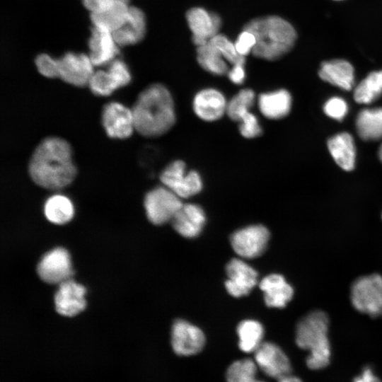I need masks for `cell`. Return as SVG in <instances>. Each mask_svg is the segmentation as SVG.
I'll return each mask as SVG.
<instances>
[{
  "label": "cell",
  "instance_id": "cell-25",
  "mask_svg": "<svg viewBox=\"0 0 382 382\" xmlns=\"http://www.w3.org/2000/svg\"><path fill=\"white\" fill-rule=\"evenodd\" d=\"M129 8V4L114 1L107 8L91 13V20L94 27L112 33L126 22Z\"/></svg>",
  "mask_w": 382,
  "mask_h": 382
},
{
  "label": "cell",
  "instance_id": "cell-17",
  "mask_svg": "<svg viewBox=\"0 0 382 382\" xmlns=\"http://www.w3.org/2000/svg\"><path fill=\"white\" fill-rule=\"evenodd\" d=\"M86 288L76 282L68 279L59 284L54 296L57 311L64 316H74L86 306Z\"/></svg>",
  "mask_w": 382,
  "mask_h": 382
},
{
  "label": "cell",
  "instance_id": "cell-6",
  "mask_svg": "<svg viewBox=\"0 0 382 382\" xmlns=\"http://www.w3.org/2000/svg\"><path fill=\"white\" fill-rule=\"evenodd\" d=\"M162 184L179 197L189 198L198 194L202 189V180L198 172L186 173L185 163L176 160L169 163L161 172Z\"/></svg>",
  "mask_w": 382,
  "mask_h": 382
},
{
  "label": "cell",
  "instance_id": "cell-24",
  "mask_svg": "<svg viewBox=\"0 0 382 382\" xmlns=\"http://www.w3.org/2000/svg\"><path fill=\"white\" fill-rule=\"evenodd\" d=\"M328 150L336 163L343 170H352L355 166L354 141L347 132L337 134L328 141Z\"/></svg>",
  "mask_w": 382,
  "mask_h": 382
},
{
  "label": "cell",
  "instance_id": "cell-15",
  "mask_svg": "<svg viewBox=\"0 0 382 382\" xmlns=\"http://www.w3.org/2000/svg\"><path fill=\"white\" fill-rule=\"evenodd\" d=\"M226 274V289L233 297L248 294L257 282V272L241 259H232L227 264Z\"/></svg>",
  "mask_w": 382,
  "mask_h": 382
},
{
  "label": "cell",
  "instance_id": "cell-8",
  "mask_svg": "<svg viewBox=\"0 0 382 382\" xmlns=\"http://www.w3.org/2000/svg\"><path fill=\"white\" fill-rule=\"evenodd\" d=\"M270 232L262 225H251L235 231L231 236V246L240 257L246 259L260 256L265 250Z\"/></svg>",
  "mask_w": 382,
  "mask_h": 382
},
{
  "label": "cell",
  "instance_id": "cell-27",
  "mask_svg": "<svg viewBox=\"0 0 382 382\" xmlns=\"http://www.w3.org/2000/svg\"><path fill=\"white\" fill-rule=\"evenodd\" d=\"M44 213L48 221L61 225L69 222L73 218L74 208L67 197L56 194L45 201Z\"/></svg>",
  "mask_w": 382,
  "mask_h": 382
},
{
  "label": "cell",
  "instance_id": "cell-36",
  "mask_svg": "<svg viewBox=\"0 0 382 382\" xmlns=\"http://www.w3.org/2000/svg\"><path fill=\"white\" fill-rule=\"evenodd\" d=\"M325 113L330 117L342 120L347 113V102L340 97H332L328 99L323 106Z\"/></svg>",
  "mask_w": 382,
  "mask_h": 382
},
{
  "label": "cell",
  "instance_id": "cell-2",
  "mask_svg": "<svg viewBox=\"0 0 382 382\" xmlns=\"http://www.w3.org/2000/svg\"><path fill=\"white\" fill-rule=\"evenodd\" d=\"M131 109L135 130L145 137L154 138L166 134L176 120L172 95L161 83L143 90Z\"/></svg>",
  "mask_w": 382,
  "mask_h": 382
},
{
  "label": "cell",
  "instance_id": "cell-35",
  "mask_svg": "<svg viewBox=\"0 0 382 382\" xmlns=\"http://www.w3.org/2000/svg\"><path fill=\"white\" fill-rule=\"evenodd\" d=\"M35 66L40 74L47 78H58V59L47 54H40L35 59Z\"/></svg>",
  "mask_w": 382,
  "mask_h": 382
},
{
  "label": "cell",
  "instance_id": "cell-3",
  "mask_svg": "<svg viewBox=\"0 0 382 382\" xmlns=\"http://www.w3.org/2000/svg\"><path fill=\"white\" fill-rule=\"evenodd\" d=\"M243 29L255 37L253 54L269 61L277 60L288 53L297 37L292 25L277 16L254 18L246 23Z\"/></svg>",
  "mask_w": 382,
  "mask_h": 382
},
{
  "label": "cell",
  "instance_id": "cell-31",
  "mask_svg": "<svg viewBox=\"0 0 382 382\" xmlns=\"http://www.w3.org/2000/svg\"><path fill=\"white\" fill-rule=\"evenodd\" d=\"M255 101V94L253 90L242 89L228 101L226 114L231 120L240 122L251 112L250 110Z\"/></svg>",
  "mask_w": 382,
  "mask_h": 382
},
{
  "label": "cell",
  "instance_id": "cell-32",
  "mask_svg": "<svg viewBox=\"0 0 382 382\" xmlns=\"http://www.w3.org/2000/svg\"><path fill=\"white\" fill-rule=\"evenodd\" d=\"M257 366L250 359H243L232 363L226 371L227 382H265L256 378Z\"/></svg>",
  "mask_w": 382,
  "mask_h": 382
},
{
  "label": "cell",
  "instance_id": "cell-10",
  "mask_svg": "<svg viewBox=\"0 0 382 382\" xmlns=\"http://www.w3.org/2000/svg\"><path fill=\"white\" fill-rule=\"evenodd\" d=\"M102 124L107 135L112 139H127L135 130L132 109L118 102L103 107Z\"/></svg>",
  "mask_w": 382,
  "mask_h": 382
},
{
  "label": "cell",
  "instance_id": "cell-37",
  "mask_svg": "<svg viewBox=\"0 0 382 382\" xmlns=\"http://www.w3.org/2000/svg\"><path fill=\"white\" fill-rule=\"evenodd\" d=\"M239 122V131L243 137L253 139L261 134L262 128L257 117L253 113H250Z\"/></svg>",
  "mask_w": 382,
  "mask_h": 382
},
{
  "label": "cell",
  "instance_id": "cell-38",
  "mask_svg": "<svg viewBox=\"0 0 382 382\" xmlns=\"http://www.w3.org/2000/svg\"><path fill=\"white\" fill-rule=\"evenodd\" d=\"M255 44L256 39L254 35L244 29L239 34L234 43L237 52L243 57H245L250 52H252Z\"/></svg>",
  "mask_w": 382,
  "mask_h": 382
},
{
  "label": "cell",
  "instance_id": "cell-34",
  "mask_svg": "<svg viewBox=\"0 0 382 382\" xmlns=\"http://www.w3.org/2000/svg\"><path fill=\"white\" fill-rule=\"evenodd\" d=\"M209 42L214 45L221 54L226 62L231 64H244L245 57H243L237 52L235 45L225 35L217 34L211 38Z\"/></svg>",
  "mask_w": 382,
  "mask_h": 382
},
{
  "label": "cell",
  "instance_id": "cell-9",
  "mask_svg": "<svg viewBox=\"0 0 382 382\" xmlns=\"http://www.w3.org/2000/svg\"><path fill=\"white\" fill-rule=\"evenodd\" d=\"M58 59V78L77 87L88 86L95 66L88 55L66 52Z\"/></svg>",
  "mask_w": 382,
  "mask_h": 382
},
{
  "label": "cell",
  "instance_id": "cell-13",
  "mask_svg": "<svg viewBox=\"0 0 382 382\" xmlns=\"http://www.w3.org/2000/svg\"><path fill=\"white\" fill-rule=\"evenodd\" d=\"M204 344V335L199 328L183 320L174 322L171 345L175 354L180 356L196 354L202 350Z\"/></svg>",
  "mask_w": 382,
  "mask_h": 382
},
{
  "label": "cell",
  "instance_id": "cell-45",
  "mask_svg": "<svg viewBox=\"0 0 382 382\" xmlns=\"http://www.w3.org/2000/svg\"><path fill=\"white\" fill-rule=\"evenodd\" d=\"M336 1H339V0H336Z\"/></svg>",
  "mask_w": 382,
  "mask_h": 382
},
{
  "label": "cell",
  "instance_id": "cell-44",
  "mask_svg": "<svg viewBox=\"0 0 382 382\" xmlns=\"http://www.w3.org/2000/svg\"><path fill=\"white\" fill-rule=\"evenodd\" d=\"M115 1H122V2H124V3L127 4H129V0H115Z\"/></svg>",
  "mask_w": 382,
  "mask_h": 382
},
{
  "label": "cell",
  "instance_id": "cell-5",
  "mask_svg": "<svg viewBox=\"0 0 382 382\" xmlns=\"http://www.w3.org/2000/svg\"><path fill=\"white\" fill-rule=\"evenodd\" d=\"M350 297L358 311L374 318L382 316V277L373 274L358 278L352 285Z\"/></svg>",
  "mask_w": 382,
  "mask_h": 382
},
{
  "label": "cell",
  "instance_id": "cell-30",
  "mask_svg": "<svg viewBox=\"0 0 382 382\" xmlns=\"http://www.w3.org/2000/svg\"><path fill=\"white\" fill-rule=\"evenodd\" d=\"M382 94V70L369 73L354 91V99L360 104H370Z\"/></svg>",
  "mask_w": 382,
  "mask_h": 382
},
{
  "label": "cell",
  "instance_id": "cell-1",
  "mask_svg": "<svg viewBox=\"0 0 382 382\" xmlns=\"http://www.w3.org/2000/svg\"><path fill=\"white\" fill-rule=\"evenodd\" d=\"M28 173L32 180L43 188L57 190L69 186L77 173L69 142L57 137L42 140L32 154Z\"/></svg>",
  "mask_w": 382,
  "mask_h": 382
},
{
  "label": "cell",
  "instance_id": "cell-20",
  "mask_svg": "<svg viewBox=\"0 0 382 382\" xmlns=\"http://www.w3.org/2000/svg\"><path fill=\"white\" fill-rule=\"evenodd\" d=\"M146 28L144 12L135 6H129L128 16L125 24L112 33L119 47L132 45L141 41Z\"/></svg>",
  "mask_w": 382,
  "mask_h": 382
},
{
  "label": "cell",
  "instance_id": "cell-40",
  "mask_svg": "<svg viewBox=\"0 0 382 382\" xmlns=\"http://www.w3.org/2000/svg\"><path fill=\"white\" fill-rule=\"evenodd\" d=\"M86 8L91 13L103 11L109 7L115 0H81Z\"/></svg>",
  "mask_w": 382,
  "mask_h": 382
},
{
  "label": "cell",
  "instance_id": "cell-14",
  "mask_svg": "<svg viewBox=\"0 0 382 382\" xmlns=\"http://www.w3.org/2000/svg\"><path fill=\"white\" fill-rule=\"evenodd\" d=\"M186 19L192 33V41L197 47L207 44L219 34L221 25V18L216 13L199 7L188 10Z\"/></svg>",
  "mask_w": 382,
  "mask_h": 382
},
{
  "label": "cell",
  "instance_id": "cell-18",
  "mask_svg": "<svg viewBox=\"0 0 382 382\" xmlns=\"http://www.w3.org/2000/svg\"><path fill=\"white\" fill-rule=\"evenodd\" d=\"M89 57L95 66L110 64L119 54L112 33L93 27L88 40Z\"/></svg>",
  "mask_w": 382,
  "mask_h": 382
},
{
  "label": "cell",
  "instance_id": "cell-39",
  "mask_svg": "<svg viewBox=\"0 0 382 382\" xmlns=\"http://www.w3.org/2000/svg\"><path fill=\"white\" fill-rule=\"evenodd\" d=\"M230 81L236 85L242 84L245 78L244 64H236L227 73Z\"/></svg>",
  "mask_w": 382,
  "mask_h": 382
},
{
  "label": "cell",
  "instance_id": "cell-12",
  "mask_svg": "<svg viewBox=\"0 0 382 382\" xmlns=\"http://www.w3.org/2000/svg\"><path fill=\"white\" fill-rule=\"evenodd\" d=\"M37 271L41 279L49 284H61L69 279L73 273L69 253L62 248L47 252L40 260Z\"/></svg>",
  "mask_w": 382,
  "mask_h": 382
},
{
  "label": "cell",
  "instance_id": "cell-16",
  "mask_svg": "<svg viewBox=\"0 0 382 382\" xmlns=\"http://www.w3.org/2000/svg\"><path fill=\"white\" fill-rule=\"evenodd\" d=\"M228 101L217 89L204 88L195 96L192 108L195 114L206 122H214L226 113Z\"/></svg>",
  "mask_w": 382,
  "mask_h": 382
},
{
  "label": "cell",
  "instance_id": "cell-21",
  "mask_svg": "<svg viewBox=\"0 0 382 382\" xmlns=\"http://www.w3.org/2000/svg\"><path fill=\"white\" fill-rule=\"evenodd\" d=\"M266 305L271 308H284L293 297L294 289L279 274L265 277L260 282Z\"/></svg>",
  "mask_w": 382,
  "mask_h": 382
},
{
  "label": "cell",
  "instance_id": "cell-11",
  "mask_svg": "<svg viewBox=\"0 0 382 382\" xmlns=\"http://www.w3.org/2000/svg\"><path fill=\"white\" fill-rule=\"evenodd\" d=\"M254 353L257 366L267 376L279 381L291 375V362L278 345L263 342Z\"/></svg>",
  "mask_w": 382,
  "mask_h": 382
},
{
  "label": "cell",
  "instance_id": "cell-7",
  "mask_svg": "<svg viewBox=\"0 0 382 382\" xmlns=\"http://www.w3.org/2000/svg\"><path fill=\"white\" fill-rule=\"evenodd\" d=\"M183 204L181 198L164 185L149 191L144 202L148 219L156 225L171 221Z\"/></svg>",
  "mask_w": 382,
  "mask_h": 382
},
{
  "label": "cell",
  "instance_id": "cell-29",
  "mask_svg": "<svg viewBox=\"0 0 382 382\" xmlns=\"http://www.w3.org/2000/svg\"><path fill=\"white\" fill-rule=\"evenodd\" d=\"M240 349L246 353L255 352L262 343L264 329L261 323L255 320L241 321L237 327Z\"/></svg>",
  "mask_w": 382,
  "mask_h": 382
},
{
  "label": "cell",
  "instance_id": "cell-19",
  "mask_svg": "<svg viewBox=\"0 0 382 382\" xmlns=\"http://www.w3.org/2000/svg\"><path fill=\"white\" fill-rule=\"evenodd\" d=\"M205 221L203 209L192 203L183 204L171 220L176 232L188 238L197 237L201 233Z\"/></svg>",
  "mask_w": 382,
  "mask_h": 382
},
{
  "label": "cell",
  "instance_id": "cell-26",
  "mask_svg": "<svg viewBox=\"0 0 382 382\" xmlns=\"http://www.w3.org/2000/svg\"><path fill=\"white\" fill-rule=\"evenodd\" d=\"M358 135L365 141L382 139V108H366L356 118Z\"/></svg>",
  "mask_w": 382,
  "mask_h": 382
},
{
  "label": "cell",
  "instance_id": "cell-42",
  "mask_svg": "<svg viewBox=\"0 0 382 382\" xmlns=\"http://www.w3.org/2000/svg\"><path fill=\"white\" fill-rule=\"evenodd\" d=\"M278 382H302V381L299 378L291 374L279 380Z\"/></svg>",
  "mask_w": 382,
  "mask_h": 382
},
{
  "label": "cell",
  "instance_id": "cell-28",
  "mask_svg": "<svg viewBox=\"0 0 382 382\" xmlns=\"http://www.w3.org/2000/svg\"><path fill=\"white\" fill-rule=\"evenodd\" d=\"M197 59L199 64L212 74L223 76L229 70L226 59L209 42L197 47Z\"/></svg>",
  "mask_w": 382,
  "mask_h": 382
},
{
  "label": "cell",
  "instance_id": "cell-43",
  "mask_svg": "<svg viewBox=\"0 0 382 382\" xmlns=\"http://www.w3.org/2000/svg\"><path fill=\"white\" fill-rule=\"evenodd\" d=\"M378 157L381 161L382 162V144H381L378 149Z\"/></svg>",
  "mask_w": 382,
  "mask_h": 382
},
{
  "label": "cell",
  "instance_id": "cell-33",
  "mask_svg": "<svg viewBox=\"0 0 382 382\" xmlns=\"http://www.w3.org/2000/svg\"><path fill=\"white\" fill-rule=\"evenodd\" d=\"M88 86L91 92L98 96H110L120 88L116 78L108 69L94 71Z\"/></svg>",
  "mask_w": 382,
  "mask_h": 382
},
{
  "label": "cell",
  "instance_id": "cell-22",
  "mask_svg": "<svg viewBox=\"0 0 382 382\" xmlns=\"http://www.w3.org/2000/svg\"><path fill=\"white\" fill-rule=\"evenodd\" d=\"M320 78L335 86L345 91L354 85V69L347 61L341 59L323 62L320 67Z\"/></svg>",
  "mask_w": 382,
  "mask_h": 382
},
{
  "label": "cell",
  "instance_id": "cell-41",
  "mask_svg": "<svg viewBox=\"0 0 382 382\" xmlns=\"http://www.w3.org/2000/svg\"><path fill=\"white\" fill-rule=\"evenodd\" d=\"M353 382H381V381L374 374L370 367H366Z\"/></svg>",
  "mask_w": 382,
  "mask_h": 382
},
{
  "label": "cell",
  "instance_id": "cell-23",
  "mask_svg": "<svg viewBox=\"0 0 382 382\" xmlns=\"http://www.w3.org/2000/svg\"><path fill=\"white\" fill-rule=\"evenodd\" d=\"M257 102L260 112L271 120L284 117L291 108V96L284 89L261 93Z\"/></svg>",
  "mask_w": 382,
  "mask_h": 382
},
{
  "label": "cell",
  "instance_id": "cell-4",
  "mask_svg": "<svg viewBox=\"0 0 382 382\" xmlns=\"http://www.w3.org/2000/svg\"><path fill=\"white\" fill-rule=\"evenodd\" d=\"M329 320L322 311H314L303 317L296 330V343L307 350V366L313 370L325 368L330 363L331 349L328 337Z\"/></svg>",
  "mask_w": 382,
  "mask_h": 382
}]
</instances>
